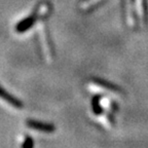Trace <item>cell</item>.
Returning <instances> with one entry per match:
<instances>
[{"label":"cell","mask_w":148,"mask_h":148,"mask_svg":"<svg viewBox=\"0 0 148 148\" xmlns=\"http://www.w3.org/2000/svg\"><path fill=\"white\" fill-rule=\"evenodd\" d=\"M38 16H39V14H38V10L36 9L34 14H30L28 18L22 20V21L16 25V31L18 33H23V32H26L27 30H29V29H30V28L35 24V22L37 21Z\"/></svg>","instance_id":"obj_1"},{"label":"cell","mask_w":148,"mask_h":148,"mask_svg":"<svg viewBox=\"0 0 148 148\" xmlns=\"http://www.w3.org/2000/svg\"><path fill=\"white\" fill-rule=\"evenodd\" d=\"M27 125L31 129L37 130V131H42L45 133H53L56 130L55 125L51 123H43V121H39V120L35 119H28L27 120Z\"/></svg>","instance_id":"obj_2"},{"label":"cell","mask_w":148,"mask_h":148,"mask_svg":"<svg viewBox=\"0 0 148 148\" xmlns=\"http://www.w3.org/2000/svg\"><path fill=\"white\" fill-rule=\"evenodd\" d=\"M0 99H2L3 101L7 102L8 104H10L12 106H14V108L21 109L23 107V103L22 101L18 99L16 97H14V95L9 94L5 88H3L2 86H0Z\"/></svg>","instance_id":"obj_3"},{"label":"cell","mask_w":148,"mask_h":148,"mask_svg":"<svg viewBox=\"0 0 148 148\" xmlns=\"http://www.w3.org/2000/svg\"><path fill=\"white\" fill-rule=\"evenodd\" d=\"M94 82L98 86H102V88H108V90H112V92H119V88L116 86L115 84L113 83L109 82V81L106 80H103V79H100V78H94Z\"/></svg>","instance_id":"obj_4"},{"label":"cell","mask_w":148,"mask_h":148,"mask_svg":"<svg viewBox=\"0 0 148 148\" xmlns=\"http://www.w3.org/2000/svg\"><path fill=\"white\" fill-rule=\"evenodd\" d=\"M92 107H94V112L97 114L101 113L102 112V108L101 106H100V97H95L94 98V100H92Z\"/></svg>","instance_id":"obj_5"},{"label":"cell","mask_w":148,"mask_h":148,"mask_svg":"<svg viewBox=\"0 0 148 148\" xmlns=\"http://www.w3.org/2000/svg\"><path fill=\"white\" fill-rule=\"evenodd\" d=\"M33 146H34V141L32 140V138L27 137L26 140L24 141V144H23V146H22V148H33Z\"/></svg>","instance_id":"obj_6"}]
</instances>
